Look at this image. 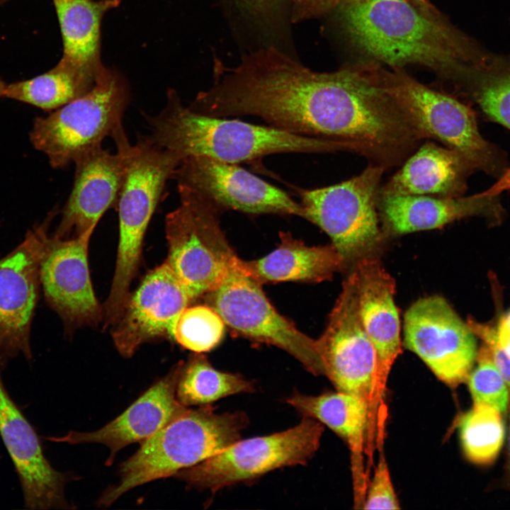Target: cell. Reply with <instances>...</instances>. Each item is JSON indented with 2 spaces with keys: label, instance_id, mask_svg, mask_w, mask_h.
Returning a JSON list of instances; mask_svg holds the SVG:
<instances>
[{
  "label": "cell",
  "instance_id": "cell-1",
  "mask_svg": "<svg viewBox=\"0 0 510 510\" xmlns=\"http://www.w3.org/2000/svg\"><path fill=\"white\" fill-rule=\"evenodd\" d=\"M337 9L351 43L393 69L418 64L456 81L489 63L426 0H346Z\"/></svg>",
  "mask_w": 510,
  "mask_h": 510
},
{
  "label": "cell",
  "instance_id": "cell-2",
  "mask_svg": "<svg viewBox=\"0 0 510 510\" xmlns=\"http://www.w3.org/2000/svg\"><path fill=\"white\" fill-rule=\"evenodd\" d=\"M148 122L149 139L181 160L188 156H205L238 164L273 154L355 153L357 150L356 145L346 142L204 115L184 106L175 91H169L166 106Z\"/></svg>",
  "mask_w": 510,
  "mask_h": 510
},
{
  "label": "cell",
  "instance_id": "cell-3",
  "mask_svg": "<svg viewBox=\"0 0 510 510\" xmlns=\"http://www.w3.org/2000/svg\"><path fill=\"white\" fill-rule=\"evenodd\" d=\"M249 418L243 412L217 413L209 405L187 409L153 436L120 466V483L98 504L108 506L132 488L175 475L241 439Z\"/></svg>",
  "mask_w": 510,
  "mask_h": 510
},
{
  "label": "cell",
  "instance_id": "cell-4",
  "mask_svg": "<svg viewBox=\"0 0 510 510\" xmlns=\"http://www.w3.org/2000/svg\"><path fill=\"white\" fill-rule=\"evenodd\" d=\"M130 102L125 80L106 68L83 96L45 116L37 117L29 132L33 147L50 166L64 169L112 138L116 147L129 143L123 117Z\"/></svg>",
  "mask_w": 510,
  "mask_h": 510
},
{
  "label": "cell",
  "instance_id": "cell-5",
  "mask_svg": "<svg viewBox=\"0 0 510 510\" xmlns=\"http://www.w3.org/2000/svg\"><path fill=\"white\" fill-rule=\"evenodd\" d=\"M181 159L140 137L132 144L127 173L116 209L119 239L116 264L106 309L120 312L130 295V288L140 266L143 241L153 214L164 193L166 183Z\"/></svg>",
  "mask_w": 510,
  "mask_h": 510
},
{
  "label": "cell",
  "instance_id": "cell-6",
  "mask_svg": "<svg viewBox=\"0 0 510 510\" xmlns=\"http://www.w3.org/2000/svg\"><path fill=\"white\" fill-rule=\"evenodd\" d=\"M386 171L368 163L348 180L300 193L303 218L327 234L346 269L363 259L378 257L387 239L378 211L381 181Z\"/></svg>",
  "mask_w": 510,
  "mask_h": 510
},
{
  "label": "cell",
  "instance_id": "cell-7",
  "mask_svg": "<svg viewBox=\"0 0 510 510\" xmlns=\"http://www.w3.org/2000/svg\"><path fill=\"white\" fill-rule=\"evenodd\" d=\"M382 84L409 123L424 140L438 141L466 157L475 170L500 176L505 159L480 134L474 112L463 103L433 89L401 69L381 72Z\"/></svg>",
  "mask_w": 510,
  "mask_h": 510
},
{
  "label": "cell",
  "instance_id": "cell-8",
  "mask_svg": "<svg viewBox=\"0 0 510 510\" xmlns=\"http://www.w3.org/2000/svg\"><path fill=\"white\" fill-rule=\"evenodd\" d=\"M177 190L180 205L165 219V262L194 299L216 289L239 258L222 230L221 210L191 188Z\"/></svg>",
  "mask_w": 510,
  "mask_h": 510
},
{
  "label": "cell",
  "instance_id": "cell-9",
  "mask_svg": "<svg viewBox=\"0 0 510 510\" xmlns=\"http://www.w3.org/2000/svg\"><path fill=\"white\" fill-rule=\"evenodd\" d=\"M324 425L303 417L296 426L271 435L241 440L174 476L212 492L254 480L278 468L305 465L320 444Z\"/></svg>",
  "mask_w": 510,
  "mask_h": 510
},
{
  "label": "cell",
  "instance_id": "cell-10",
  "mask_svg": "<svg viewBox=\"0 0 510 510\" xmlns=\"http://www.w3.org/2000/svg\"><path fill=\"white\" fill-rule=\"evenodd\" d=\"M260 285L242 268L239 258L222 283L210 292L212 307L239 334L280 348L312 374L324 375L316 341L279 314Z\"/></svg>",
  "mask_w": 510,
  "mask_h": 510
},
{
  "label": "cell",
  "instance_id": "cell-11",
  "mask_svg": "<svg viewBox=\"0 0 510 510\" xmlns=\"http://www.w3.org/2000/svg\"><path fill=\"white\" fill-rule=\"evenodd\" d=\"M403 332L404 347L438 380L451 387L467 382L477 360L475 335L443 297L414 302L404 314Z\"/></svg>",
  "mask_w": 510,
  "mask_h": 510
},
{
  "label": "cell",
  "instance_id": "cell-12",
  "mask_svg": "<svg viewBox=\"0 0 510 510\" xmlns=\"http://www.w3.org/2000/svg\"><path fill=\"white\" fill-rule=\"evenodd\" d=\"M315 341L324 375L338 391L366 400L370 410L375 402L376 356L360 318L353 269L343 283L326 329Z\"/></svg>",
  "mask_w": 510,
  "mask_h": 510
},
{
  "label": "cell",
  "instance_id": "cell-13",
  "mask_svg": "<svg viewBox=\"0 0 510 510\" xmlns=\"http://www.w3.org/2000/svg\"><path fill=\"white\" fill-rule=\"evenodd\" d=\"M30 230L23 241L0 259V368L20 354L32 359L30 329L38 300L40 269L50 223Z\"/></svg>",
  "mask_w": 510,
  "mask_h": 510
},
{
  "label": "cell",
  "instance_id": "cell-14",
  "mask_svg": "<svg viewBox=\"0 0 510 510\" xmlns=\"http://www.w3.org/2000/svg\"><path fill=\"white\" fill-rule=\"evenodd\" d=\"M172 179L210 200L221 211L304 217L301 203L237 164L205 156H188L176 167Z\"/></svg>",
  "mask_w": 510,
  "mask_h": 510
},
{
  "label": "cell",
  "instance_id": "cell-15",
  "mask_svg": "<svg viewBox=\"0 0 510 510\" xmlns=\"http://www.w3.org/2000/svg\"><path fill=\"white\" fill-rule=\"evenodd\" d=\"M94 230L61 239L48 237L40 263V277L47 303L68 329L95 326L103 308L94 291L88 249Z\"/></svg>",
  "mask_w": 510,
  "mask_h": 510
},
{
  "label": "cell",
  "instance_id": "cell-16",
  "mask_svg": "<svg viewBox=\"0 0 510 510\" xmlns=\"http://www.w3.org/2000/svg\"><path fill=\"white\" fill-rule=\"evenodd\" d=\"M192 300L188 290L165 261L150 271L130 293L121 316L112 327L118 351L130 358L144 343L172 339L178 316Z\"/></svg>",
  "mask_w": 510,
  "mask_h": 510
},
{
  "label": "cell",
  "instance_id": "cell-17",
  "mask_svg": "<svg viewBox=\"0 0 510 510\" xmlns=\"http://www.w3.org/2000/svg\"><path fill=\"white\" fill-rule=\"evenodd\" d=\"M132 144L116 147L115 153L96 148L79 158L73 186L62 209L53 237L69 238L94 230L105 212L116 208L128 169Z\"/></svg>",
  "mask_w": 510,
  "mask_h": 510
},
{
  "label": "cell",
  "instance_id": "cell-18",
  "mask_svg": "<svg viewBox=\"0 0 510 510\" xmlns=\"http://www.w3.org/2000/svg\"><path fill=\"white\" fill-rule=\"evenodd\" d=\"M0 368V436L16 468L24 505L30 509H67L66 477L44 455L38 436L10 397Z\"/></svg>",
  "mask_w": 510,
  "mask_h": 510
},
{
  "label": "cell",
  "instance_id": "cell-19",
  "mask_svg": "<svg viewBox=\"0 0 510 510\" xmlns=\"http://www.w3.org/2000/svg\"><path fill=\"white\" fill-rule=\"evenodd\" d=\"M352 268L356 277L360 318L376 356L378 404L384 396L392 366L402 353L400 314L394 299L395 281L378 257L363 259Z\"/></svg>",
  "mask_w": 510,
  "mask_h": 510
},
{
  "label": "cell",
  "instance_id": "cell-20",
  "mask_svg": "<svg viewBox=\"0 0 510 510\" xmlns=\"http://www.w3.org/2000/svg\"><path fill=\"white\" fill-rule=\"evenodd\" d=\"M183 361L141 395L122 414L101 429L91 432L69 431L50 440L70 444L97 443L110 448L106 465L113 462L123 448L149 438L186 411L176 398V391Z\"/></svg>",
  "mask_w": 510,
  "mask_h": 510
},
{
  "label": "cell",
  "instance_id": "cell-21",
  "mask_svg": "<svg viewBox=\"0 0 510 510\" xmlns=\"http://www.w3.org/2000/svg\"><path fill=\"white\" fill-rule=\"evenodd\" d=\"M378 211L386 239L441 228L471 216L484 217L493 225H499L504 217L498 196L482 193L455 198L380 195Z\"/></svg>",
  "mask_w": 510,
  "mask_h": 510
},
{
  "label": "cell",
  "instance_id": "cell-22",
  "mask_svg": "<svg viewBox=\"0 0 510 510\" xmlns=\"http://www.w3.org/2000/svg\"><path fill=\"white\" fill-rule=\"evenodd\" d=\"M474 170L470 162L458 151L426 140L382 184L380 195L460 197Z\"/></svg>",
  "mask_w": 510,
  "mask_h": 510
},
{
  "label": "cell",
  "instance_id": "cell-23",
  "mask_svg": "<svg viewBox=\"0 0 510 510\" xmlns=\"http://www.w3.org/2000/svg\"><path fill=\"white\" fill-rule=\"evenodd\" d=\"M267 256L254 261L240 259L242 268L260 284L285 281L319 283L346 269L336 249L329 245L309 246L288 233Z\"/></svg>",
  "mask_w": 510,
  "mask_h": 510
},
{
  "label": "cell",
  "instance_id": "cell-24",
  "mask_svg": "<svg viewBox=\"0 0 510 510\" xmlns=\"http://www.w3.org/2000/svg\"><path fill=\"white\" fill-rule=\"evenodd\" d=\"M64 46L62 60L87 71L98 72L100 29L106 11L120 0H52Z\"/></svg>",
  "mask_w": 510,
  "mask_h": 510
},
{
  "label": "cell",
  "instance_id": "cell-25",
  "mask_svg": "<svg viewBox=\"0 0 510 510\" xmlns=\"http://www.w3.org/2000/svg\"><path fill=\"white\" fill-rule=\"evenodd\" d=\"M286 402L303 417L319 421L344 438L356 458L358 475L370 414L368 402L359 396L341 391L315 396L295 392Z\"/></svg>",
  "mask_w": 510,
  "mask_h": 510
},
{
  "label": "cell",
  "instance_id": "cell-26",
  "mask_svg": "<svg viewBox=\"0 0 510 510\" xmlns=\"http://www.w3.org/2000/svg\"><path fill=\"white\" fill-rule=\"evenodd\" d=\"M103 69L93 72L61 59L44 74L7 84L4 98L51 112L88 92Z\"/></svg>",
  "mask_w": 510,
  "mask_h": 510
},
{
  "label": "cell",
  "instance_id": "cell-27",
  "mask_svg": "<svg viewBox=\"0 0 510 510\" xmlns=\"http://www.w3.org/2000/svg\"><path fill=\"white\" fill-rule=\"evenodd\" d=\"M255 391L253 382L237 373L214 368L200 353L182 363L176 398L186 407L209 405L222 398Z\"/></svg>",
  "mask_w": 510,
  "mask_h": 510
},
{
  "label": "cell",
  "instance_id": "cell-28",
  "mask_svg": "<svg viewBox=\"0 0 510 510\" xmlns=\"http://www.w3.org/2000/svg\"><path fill=\"white\" fill-rule=\"evenodd\" d=\"M459 434L466 458L476 465H489L504 443L502 413L486 404L474 403L460 420Z\"/></svg>",
  "mask_w": 510,
  "mask_h": 510
},
{
  "label": "cell",
  "instance_id": "cell-29",
  "mask_svg": "<svg viewBox=\"0 0 510 510\" xmlns=\"http://www.w3.org/2000/svg\"><path fill=\"white\" fill-rule=\"evenodd\" d=\"M456 84L489 118L510 130V67L490 63Z\"/></svg>",
  "mask_w": 510,
  "mask_h": 510
},
{
  "label": "cell",
  "instance_id": "cell-30",
  "mask_svg": "<svg viewBox=\"0 0 510 510\" xmlns=\"http://www.w3.org/2000/svg\"><path fill=\"white\" fill-rule=\"evenodd\" d=\"M224 332L225 322L212 307L187 306L174 323L172 339L183 347L201 353L216 347Z\"/></svg>",
  "mask_w": 510,
  "mask_h": 510
},
{
  "label": "cell",
  "instance_id": "cell-31",
  "mask_svg": "<svg viewBox=\"0 0 510 510\" xmlns=\"http://www.w3.org/2000/svg\"><path fill=\"white\" fill-rule=\"evenodd\" d=\"M476 362L475 368L467 380L474 403L486 404L502 414L505 413L509 406V392L484 344L477 351Z\"/></svg>",
  "mask_w": 510,
  "mask_h": 510
},
{
  "label": "cell",
  "instance_id": "cell-32",
  "mask_svg": "<svg viewBox=\"0 0 510 510\" xmlns=\"http://www.w3.org/2000/svg\"><path fill=\"white\" fill-rule=\"evenodd\" d=\"M363 504L364 509H400L388 466L383 456L380 458L375 469Z\"/></svg>",
  "mask_w": 510,
  "mask_h": 510
},
{
  "label": "cell",
  "instance_id": "cell-33",
  "mask_svg": "<svg viewBox=\"0 0 510 510\" xmlns=\"http://www.w3.org/2000/svg\"><path fill=\"white\" fill-rule=\"evenodd\" d=\"M466 323L475 336L480 339L489 349L510 395V358L497 346L493 336L492 324L482 323L472 317H469Z\"/></svg>",
  "mask_w": 510,
  "mask_h": 510
},
{
  "label": "cell",
  "instance_id": "cell-34",
  "mask_svg": "<svg viewBox=\"0 0 510 510\" xmlns=\"http://www.w3.org/2000/svg\"><path fill=\"white\" fill-rule=\"evenodd\" d=\"M344 1L346 0H293L291 21L298 22L337 9Z\"/></svg>",
  "mask_w": 510,
  "mask_h": 510
},
{
  "label": "cell",
  "instance_id": "cell-35",
  "mask_svg": "<svg viewBox=\"0 0 510 510\" xmlns=\"http://www.w3.org/2000/svg\"><path fill=\"white\" fill-rule=\"evenodd\" d=\"M492 280L494 293L497 296L494 299L497 302L498 316L497 321L492 324V331L494 341L497 346L510 358V310L505 312H500L501 305L499 299V291L498 283L495 277H490Z\"/></svg>",
  "mask_w": 510,
  "mask_h": 510
},
{
  "label": "cell",
  "instance_id": "cell-36",
  "mask_svg": "<svg viewBox=\"0 0 510 510\" xmlns=\"http://www.w3.org/2000/svg\"><path fill=\"white\" fill-rule=\"evenodd\" d=\"M243 13L256 19L266 20L278 13L286 4L292 6L293 0H234Z\"/></svg>",
  "mask_w": 510,
  "mask_h": 510
},
{
  "label": "cell",
  "instance_id": "cell-37",
  "mask_svg": "<svg viewBox=\"0 0 510 510\" xmlns=\"http://www.w3.org/2000/svg\"><path fill=\"white\" fill-rule=\"evenodd\" d=\"M509 189H510V169H506L499 177V180L482 193L487 196H498L502 191Z\"/></svg>",
  "mask_w": 510,
  "mask_h": 510
},
{
  "label": "cell",
  "instance_id": "cell-38",
  "mask_svg": "<svg viewBox=\"0 0 510 510\" xmlns=\"http://www.w3.org/2000/svg\"><path fill=\"white\" fill-rule=\"evenodd\" d=\"M7 84L0 78V98L5 96Z\"/></svg>",
  "mask_w": 510,
  "mask_h": 510
},
{
  "label": "cell",
  "instance_id": "cell-39",
  "mask_svg": "<svg viewBox=\"0 0 510 510\" xmlns=\"http://www.w3.org/2000/svg\"><path fill=\"white\" fill-rule=\"evenodd\" d=\"M508 469L510 475V424H509V432L508 438Z\"/></svg>",
  "mask_w": 510,
  "mask_h": 510
},
{
  "label": "cell",
  "instance_id": "cell-40",
  "mask_svg": "<svg viewBox=\"0 0 510 510\" xmlns=\"http://www.w3.org/2000/svg\"><path fill=\"white\" fill-rule=\"evenodd\" d=\"M7 1H8V0H0V4H2L5 3V2Z\"/></svg>",
  "mask_w": 510,
  "mask_h": 510
}]
</instances>
